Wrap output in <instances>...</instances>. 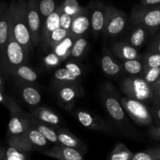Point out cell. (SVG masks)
I'll use <instances>...</instances> for the list:
<instances>
[{"mask_svg": "<svg viewBox=\"0 0 160 160\" xmlns=\"http://www.w3.org/2000/svg\"><path fill=\"white\" fill-rule=\"evenodd\" d=\"M134 25V28L131 30L128 43H129L130 45H131L136 48H140L145 43L150 32L147 28L142 26V25Z\"/></svg>", "mask_w": 160, "mask_h": 160, "instance_id": "44dd1931", "label": "cell"}, {"mask_svg": "<svg viewBox=\"0 0 160 160\" xmlns=\"http://www.w3.org/2000/svg\"><path fill=\"white\" fill-rule=\"evenodd\" d=\"M148 134L152 138L160 142V125L150 127L148 130Z\"/></svg>", "mask_w": 160, "mask_h": 160, "instance_id": "7bdbcfd3", "label": "cell"}, {"mask_svg": "<svg viewBox=\"0 0 160 160\" xmlns=\"http://www.w3.org/2000/svg\"><path fill=\"white\" fill-rule=\"evenodd\" d=\"M120 102L125 112H127L137 124L141 126H150L154 122L152 116L149 108L145 103L128 97L120 98Z\"/></svg>", "mask_w": 160, "mask_h": 160, "instance_id": "8992f818", "label": "cell"}, {"mask_svg": "<svg viewBox=\"0 0 160 160\" xmlns=\"http://www.w3.org/2000/svg\"><path fill=\"white\" fill-rule=\"evenodd\" d=\"M61 5L62 7V11L71 16L72 18L82 12L86 9L80 6L77 0H65Z\"/></svg>", "mask_w": 160, "mask_h": 160, "instance_id": "836d02e7", "label": "cell"}, {"mask_svg": "<svg viewBox=\"0 0 160 160\" xmlns=\"http://www.w3.org/2000/svg\"><path fill=\"white\" fill-rule=\"evenodd\" d=\"M120 88L126 97L144 103H152V87L143 78L137 76L124 78L120 83Z\"/></svg>", "mask_w": 160, "mask_h": 160, "instance_id": "3957f363", "label": "cell"}, {"mask_svg": "<svg viewBox=\"0 0 160 160\" xmlns=\"http://www.w3.org/2000/svg\"><path fill=\"white\" fill-rule=\"evenodd\" d=\"M101 67L105 74L110 77L118 76L123 71V67L117 62L112 55L105 50L101 58Z\"/></svg>", "mask_w": 160, "mask_h": 160, "instance_id": "d6986e66", "label": "cell"}, {"mask_svg": "<svg viewBox=\"0 0 160 160\" xmlns=\"http://www.w3.org/2000/svg\"><path fill=\"white\" fill-rule=\"evenodd\" d=\"M106 6L100 2L93 5L90 14V27L95 37L102 33L106 20Z\"/></svg>", "mask_w": 160, "mask_h": 160, "instance_id": "4fadbf2b", "label": "cell"}, {"mask_svg": "<svg viewBox=\"0 0 160 160\" xmlns=\"http://www.w3.org/2000/svg\"><path fill=\"white\" fill-rule=\"evenodd\" d=\"M72 20H73V18L71 16L62 11V13L60 14V17H59V27L67 31H69L70 32Z\"/></svg>", "mask_w": 160, "mask_h": 160, "instance_id": "f35d334b", "label": "cell"}, {"mask_svg": "<svg viewBox=\"0 0 160 160\" xmlns=\"http://www.w3.org/2000/svg\"><path fill=\"white\" fill-rule=\"evenodd\" d=\"M42 154L59 160H82L84 153L73 148L58 144L49 149L43 151Z\"/></svg>", "mask_w": 160, "mask_h": 160, "instance_id": "8fae6325", "label": "cell"}, {"mask_svg": "<svg viewBox=\"0 0 160 160\" xmlns=\"http://www.w3.org/2000/svg\"><path fill=\"white\" fill-rule=\"evenodd\" d=\"M10 12V33L23 46L28 55L31 54L32 45L27 19L26 0H13L9 4Z\"/></svg>", "mask_w": 160, "mask_h": 160, "instance_id": "6da1fadb", "label": "cell"}, {"mask_svg": "<svg viewBox=\"0 0 160 160\" xmlns=\"http://www.w3.org/2000/svg\"><path fill=\"white\" fill-rule=\"evenodd\" d=\"M159 70H160V67H159Z\"/></svg>", "mask_w": 160, "mask_h": 160, "instance_id": "816d5d0a", "label": "cell"}, {"mask_svg": "<svg viewBox=\"0 0 160 160\" xmlns=\"http://www.w3.org/2000/svg\"><path fill=\"white\" fill-rule=\"evenodd\" d=\"M88 45V41L84 36L77 38L74 39L70 49V56L73 58H81L84 56Z\"/></svg>", "mask_w": 160, "mask_h": 160, "instance_id": "f1b7e54d", "label": "cell"}, {"mask_svg": "<svg viewBox=\"0 0 160 160\" xmlns=\"http://www.w3.org/2000/svg\"><path fill=\"white\" fill-rule=\"evenodd\" d=\"M65 67L68 69L69 70H70V71H71L75 76L78 77V78H81V77L82 76L83 74L82 68H81V66L77 64L76 62H67V63L65 65Z\"/></svg>", "mask_w": 160, "mask_h": 160, "instance_id": "ab89813d", "label": "cell"}, {"mask_svg": "<svg viewBox=\"0 0 160 160\" xmlns=\"http://www.w3.org/2000/svg\"><path fill=\"white\" fill-rule=\"evenodd\" d=\"M22 98L30 106H37L41 102L42 95L38 90L32 86H24L20 90Z\"/></svg>", "mask_w": 160, "mask_h": 160, "instance_id": "484cf974", "label": "cell"}, {"mask_svg": "<svg viewBox=\"0 0 160 160\" xmlns=\"http://www.w3.org/2000/svg\"><path fill=\"white\" fill-rule=\"evenodd\" d=\"M123 70L131 75H138L143 72V62L141 59H128L123 61Z\"/></svg>", "mask_w": 160, "mask_h": 160, "instance_id": "4dcf8cb0", "label": "cell"}, {"mask_svg": "<svg viewBox=\"0 0 160 160\" xmlns=\"http://www.w3.org/2000/svg\"><path fill=\"white\" fill-rule=\"evenodd\" d=\"M90 28V14L88 8H86L78 16L73 17L70 29V35L74 39L77 38L84 36L85 33Z\"/></svg>", "mask_w": 160, "mask_h": 160, "instance_id": "9a60e30c", "label": "cell"}, {"mask_svg": "<svg viewBox=\"0 0 160 160\" xmlns=\"http://www.w3.org/2000/svg\"><path fill=\"white\" fill-rule=\"evenodd\" d=\"M31 116L41 122L47 123L48 125L54 127H59L60 124V118L59 116L53 112L52 109L47 107L41 106L37 108L31 112Z\"/></svg>", "mask_w": 160, "mask_h": 160, "instance_id": "ffe728a7", "label": "cell"}, {"mask_svg": "<svg viewBox=\"0 0 160 160\" xmlns=\"http://www.w3.org/2000/svg\"><path fill=\"white\" fill-rule=\"evenodd\" d=\"M62 12V5L57 6L56 10L48 16L42 24L39 45L45 52H48V42L52 32L59 27V17Z\"/></svg>", "mask_w": 160, "mask_h": 160, "instance_id": "30bf717a", "label": "cell"}, {"mask_svg": "<svg viewBox=\"0 0 160 160\" xmlns=\"http://www.w3.org/2000/svg\"><path fill=\"white\" fill-rule=\"evenodd\" d=\"M69 34H70L69 31H67V30L63 29V28H60V27L54 30L52 32L49 39H48V52L51 51L56 45H57L59 42H62Z\"/></svg>", "mask_w": 160, "mask_h": 160, "instance_id": "1f68e13d", "label": "cell"}, {"mask_svg": "<svg viewBox=\"0 0 160 160\" xmlns=\"http://www.w3.org/2000/svg\"><path fill=\"white\" fill-rule=\"evenodd\" d=\"M28 152L20 151L9 145L5 152V160H26L28 158Z\"/></svg>", "mask_w": 160, "mask_h": 160, "instance_id": "d590c367", "label": "cell"}, {"mask_svg": "<svg viewBox=\"0 0 160 160\" xmlns=\"http://www.w3.org/2000/svg\"><path fill=\"white\" fill-rule=\"evenodd\" d=\"M111 52L115 56L120 60H128V59H141L137 48H134L128 42H116L111 45Z\"/></svg>", "mask_w": 160, "mask_h": 160, "instance_id": "e0dca14e", "label": "cell"}, {"mask_svg": "<svg viewBox=\"0 0 160 160\" xmlns=\"http://www.w3.org/2000/svg\"><path fill=\"white\" fill-rule=\"evenodd\" d=\"M5 152H6V148L0 146V160H5Z\"/></svg>", "mask_w": 160, "mask_h": 160, "instance_id": "c3c4849f", "label": "cell"}, {"mask_svg": "<svg viewBox=\"0 0 160 160\" xmlns=\"http://www.w3.org/2000/svg\"><path fill=\"white\" fill-rule=\"evenodd\" d=\"M6 107L8 108L10 113L7 137L24 135L31 124V115L24 112L12 97H10Z\"/></svg>", "mask_w": 160, "mask_h": 160, "instance_id": "5b68a950", "label": "cell"}, {"mask_svg": "<svg viewBox=\"0 0 160 160\" xmlns=\"http://www.w3.org/2000/svg\"><path fill=\"white\" fill-rule=\"evenodd\" d=\"M61 62H62V59L57 55L55 54L53 52H51L50 53H48L44 58V64L47 67H48V68H53V67H57Z\"/></svg>", "mask_w": 160, "mask_h": 160, "instance_id": "74e56055", "label": "cell"}, {"mask_svg": "<svg viewBox=\"0 0 160 160\" xmlns=\"http://www.w3.org/2000/svg\"><path fill=\"white\" fill-rule=\"evenodd\" d=\"M160 4V0H141V5L143 6H152V5Z\"/></svg>", "mask_w": 160, "mask_h": 160, "instance_id": "bcb514c9", "label": "cell"}, {"mask_svg": "<svg viewBox=\"0 0 160 160\" xmlns=\"http://www.w3.org/2000/svg\"><path fill=\"white\" fill-rule=\"evenodd\" d=\"M128 16L123 11L111 6H106V20L102 33L108 38H117L125 29Z\"/></svg>", "mask_w": 160, "mask_h": 160, "instance_id": "52a82bcc", "label": "cell"}, {"mask_svg": "<svg viewBox=\"0 0 160 160\" xmlns=\"http://www.w3.org/2000/svg\"><path fill=\"white\" fill-rule=\"evenodd\" d=\"M54 85L60 105L68 110L72 109L77 100L83 95V89L79 83L55 82Z\"/></svg>", "mask_w": 160, "mask_h": 160, "instance_id": "ba28073f", "label": "cell"}, {"mask_svg": "<svg viewBox=\"0 0 160 160\" xmlns=\"http://www.w3.org/2000/svg\"><path fill=\"white\" fill-rule=\"evenodd\" d=\"M153 106L149 108V110L152 116L153 121L156 123V125H160V103H152Z\"/></svg>", "mask_w": 160, "mask_h": 160, "instance_id": "60d3db41", "label": "cell"}, {"mask_svg": "<svg viewBox=\"0 0 160 160\" xmlns=\"http://www.w3.org/2000/svg\"><path fill=\"white\" fill-rule=\"evenodd\" d=\"M134 153L121 142H118L108 156L109 160H131Z\"/></svg>", "mask_w": 160, "mask_h": 160, "instance_id": "4316f807", "label": "cell"}, {"mask_svg": "<svg viewBox=\"0 0 160 160\" xmlns=\"http://www.w3.org/2000/svg\"><path fill=\"white\" fill-rule=\"evenodd\" d=\"M143 70L152 67H160V53L148 51L142 59Z\"/></svg>", "mask_w": 160, "mask_h": 160, "instance_id": "e575fe53", "label": "cell"}, {"mask_svg": "<svg viewBox=\"0 0 160 160\" xmlns=\"http://www.w3.org/2000/svg\"><path fill=\"white\" fill-rule=\"evenodd\" d=\"M131 160H160V145L134 153Z\"/></svg>", "mask_w": 160, "mask_h": 160, "instance_id": "f546056e", "label": "cell"}, {"mask_svg": "<svg viewBox=\"0 0 160 160\" xmlns=\"http://www.w3.org/2000/svg\"><path fill=\"white\" fill-rule=\"evenodd\" d=\"M152 85H153V86H160V78L159 80H158L157 81H156V83H154V84H152Z\"/></svg>", "mask_w": 160, "mask_h": 160, "instance_id": "681fc988", "label": "cell"}, {"mask_svg": "<svg viewBox=\"0 0 160 160\" xmlns=\"http://www.w3.org/2000/svg\"><path fill=\"white\" fill-rule=\"evenodd\" d=\"M56 5L55 0H41L38 2V9L40 12L42 24L45 19L51 15L56 9Z\"/></svg>", "mask_w": 160, "mask_h": 160, "instance_id": "d6a6232c", "label": "cell"}, {"mask_svg": "<svg viewBox=\"0 0 160 160\" xmlns=\"http://www.w3.org/2000/svg\"><path fill=\"white\" fill-rule=\"evenodd\" d=\"M29 56L23 46L10 33L0 56V67L3 74L10 75L14 68L27 63Z\"/></svg>", "mask_w": 160, "mask_h": 160, "instance_id": "7a4b0ae2", "label": "cell"}, {"mask_svg": "<svg viewBox=\"0 0 160 160\" xmlns=\"http://www.w3.org/2000/svg\"><path fill=\"white\" fill-rule=\"evenodd\" d=\"M53 81L59 83H79L80 78L64 67L55 71Z\"/></svg>", "mask_w": 160, "mask_h": 160, "instance_id": "83f0119b", "label": "cell"}, {"mask_svg": "<svg viewBox=\"0 0 160 160\" xmlns=\"http://www.w3.org/2000/svg\"><path fill=\"white\" fill-rule=\"evenodd\" d=\"M152 87L153 93H154V98H153L152 103H160V86L152 85Z\"/></svg>", "mask_w": 160, "mask_h": 160, "instance_id": "ee69618b", "label": "cell"}, {"mask_svg": "<svg viewBox=\"0 0 160 160\" xmlns=\"http://www.w3.org/2000/svg\"><path fill=\"white\" fill-rule=\"evenodd\" d=\"M10 96H8L6 94L4 93V91L1 90L0 89V103L2 105H4L5 106H6L8 102H9Z\"/></svg>", "mask_w": 160, "mask_h": 160, "instance_id": "f6af8a7d", "label": "cell"}, {"mask_svg": "<svg viewBox=\"0 0 160 160\" xmlns=\"http://www.w3.org/2000/svg\"><path fill=\"white\" fill-rule=\"evenodd\" d=\"M77 118L78 121L89 130L97 132H109V129L101 118L96 117L94 114L90 113L84 110H80L77 112Z\"/></svg>", "mask_w": 160, "mask_h": 160, "instance_id": "5bb4252c", "label": "cell"}, {"mask_svg": "<svg viewBox=\"0 0 160 160\" xmlns=\"http://www.w3.org/2000/svg\"><path fill=\"white\" fill-rule=\"evenodd\" d=\"M25 135L34 150H38L48 145V141L31 124H31L25 132Z\"/></svg>", "mask_w": 160, "mask_h": 160, "instance_id": "603a6c76", "label": "cell"}, {"mask_svg": "<svg viewBox=\"0 0 160 160\" xmlns=\"http://www.w3.org/2000/svg\"><path fill=\"white\" fill-rule=\"evenodd\" d=\"M131 21L133 24L145 27L153 34L160 28V4L136 6L131 12Z\"/></svg>", "mask_w": 160, "mask_h": 160, "instance_id": "277c9868", "label": "cell"}, {"mask_svg": "<svg viewBox=\"0 0 160 160\" xmlns=\"http://www.w3.org/2000/svg\"><path fill=\"white\" fill-rule=\"evenodd\" d=\"M31 124L47 139L49 142L55 144H59L57 138V134H56V131L55 128L56 127L51 126V125H48L47 123H43V122H41L40 120H37L36 118L33 117L31 116Z\"/></svg>", "mask_w": 160, "mask_h": 160, "instance_id": "cb8c5ba5", "label": "cell"}, {"mask_svg": "<svg viewBox=\"0 0 160 160\" xmlns=\"http://www.w3.org/2000/svg\"><path fill=\"white\" fill-rule=\"evenodd\" d=\"M10 34V12L9 5L0 4V51H2Z\"/></svg>", "mask_w": 160, "mask_h": 160, "instance_id": "ac0fdd59", "label": "cell"}, {"mask_svg": "<svg viewBox=\"0 0 160 160\" xmlns=\"http://www.w3.org/2000/svg\"><path fill=\"white\" fill-rule=\"evenodd\" d=\"M2 74L3 73L1 70V67H0V89L4 91V81H3Z\"/></svg>", "mask_w": 160, "mask_h": 160, "instance_id": "7dc6e473", "label": "cell"}, {"mask_svg": "<svg viewBox=\"0 0 160 160\" xmlns=\"http://www.w3.org/2000/svg\"><path fill=\"white\" fill-rule=\"evenodd\" d=\"M0 56H1V51H0Z\"/></svg>", "mask_w": 160, "mask_h": 160, "instance_id": "f907efd6", "label": "cell"}, {"mask_svg": "<svg viewBox=\"0 0 160 160\" xmlns=\"http://www.w3.org/2000/svg\"><path fill=\"white\" fill-rule=\"evenodd\" d=\"M148 51L160 53V33L151 41L148 45Z\"/></svg>", "mask_w": 160, "mask_h": 160, "instance_id": "b9f144b4", "label": "cell"}, {"mask_svg": "<svg viewBox=\"0 0 160 160\" xmlns=\"http://www.w3.org/2000/svg\"><path fill=\"white\" fill-rule=\"evenodd\" d=\"M103 102L108 114L114 121L124 123L126 113L118 98L110 93L105 94L103 96Z\"/></svg>", "mask_w": 160, "mask_h": 160, "instance_id": "7c38bea8", "label": "cell"}, {"mask_svg": "<svg viewBox=\"0 0 160 160\" xmlns=\"http://www.w3.org/2000/svg\"><path fill=\"white\" fill-rule=\"evenodd\" d=\"M142 74H143L144 79L152 85L160 78L159 67H152V68H148L143 70Z\"/></svg>", "mask_w": 160, "mask_h": 160, "instance_id": "8d00e7d4", "label": "cell"}, {"mask_svg": "<svg viewBox=\"0 0 160 160\" xmlns=\"http://www.w3.org/2000/svg\"><path fill=\"white\" fill-rule=\"evenodd\" d=\"M55 129H56V134H57L59 144L78 149L82 152L83 153L86 152L87 148H86L84 144L76 136L73 135L71 132H70L68 130L62 128L60 127H56Z\"/></svg>", "mask_w": 160, "mask_h": 160, "instance_id": "2e32d148", "label": "cell"}, {"mask_svg": "<svg viewBox=\"0 0 160 160\" xmlns=\"http://www.w3.org/2000/svg\"><path fill=\"white\" fill-rule=\"evenodd\" d=\"M10 75L20 81L28 83L34 82L37 81L38 78L37 72L33 70L31 67L27 65L26 63L21 64L14 68L11 72Z\"/></svg>", "mask_w": 160, "mask_h": 160, "instance_id": "7402d4cb", "label": "cell"}, {"mask_svg": "<svg viewBox=\"0 0 160 160\" xmlns=\"http://www.w3.org/2000/svg\"><path fill=\"white\" fill-rule=\"evenodd\" d=\"M26 2L28 28L31 33V42L34 48L39 45V38L42 29V20L39 12L38 2V0H26Z\"/></svg>", "mask_w": 160, "mask_h": 160, "instance_id": "9c48e42d", "label": "cell"}, {"mask_svg": "<svg viewBox=\"0 0 160 160\" xmlns=\"http://www.w3.org/2000/svg\"><path fill=\"white\" fill-rule=\"evenodd\" d=\"M73 41H74V38L69 34L62 42L56 45L51 50V52H53L55 54L57 55L62 59V61H64L66 59H67V57L70 56V49H71Z\"/></svg>", "mask_w": 160, "mask_h": 160, "instance_id": "d4e9b609", "label": "cell"}]
</instances>
